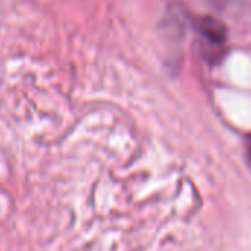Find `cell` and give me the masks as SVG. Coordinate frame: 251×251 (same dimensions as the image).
<instances>
[{
  "mask_svg": "<svg viewBox=\"0 0 251 251\" xmlns=\"http://www.w3.org/2000/svg\"><path fill=\"white\" fill-rule=\"evenodd\" d=\"M197 30L202 37H205L211 45H222L226 40V28L225 25L210 17L200 18L197 21Z\"/></svg>",
  "mask_w": 251,
  "mask_h": 251,
  "instance_id": "cell-1",
  "label": "cell"
},
{
  "mask_svg": "<svg viewBox=\"0 0 251 251\" xmlns=\"http://www.w3.org/2000/svg\"><path fill=\"white\" fill-rule=\"evenodd\" d=\"M247 158H248V164L251 167V136L247 139Z\"/></svg>",
  "mask_w": 251,
  "mask_h": 251,
  "instance_id": "cell-2",
  "label": "cell"
}]
</instances>
